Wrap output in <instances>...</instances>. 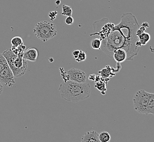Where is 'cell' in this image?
<instances>
[{
    "mask_svg": "<svg viewBox=\"0 0 154 142\" xmlns=\"http://www.w3.org/2000/svg\"><path fill=\"white\" fill-rule=\"evenodd\" d=\"M101 44L102 41L101 39L98 38L93 39L91 42V47L95 50H101Z\"/></svg>",
    "mask_w": 154,
    "mask_h": 142,
    "instance_id": "17",
    "label": "cell"
},
{
    "mask_svg": "<svg viewBox=\"0 0 154 142\" xmlns=\"http://www.w3.org/2000/svg\"><path fill=\"white\" fill-rule=\"evenodd\" d=\"M58 90L62 99L68 102L76 103L89 98L91 92V87L87 82L79 83L68 80L62 82Z\"/></svg>",
    "mask_w": 154,
    "mask_h": 142,
    "instance_id": "2",
    "label": "cell"
},
{
    "mask_svg": "<svg viewBox=\"0 0 154 142\" xmlns=\"http://www.w3.org/2000/svg\"><path fill=\"white\" fill-rule=\"evenodd\" d=\"M113 58L117 63H121L127 60L128 55L124 49L118 48L113 51Z\"/></svg>",
    "mask_w": 154,
    "mask_h": 142,
    "instance_id": "10",
    "label": "cell"
},
{
    "mask_svg": "<svg viewBox=\"0 0 154 142\" xmlns=\"http://www.w3.org/2000/svg\"><path fill=\"white\" fill-rule=\"evenodd\" d=\"M38 56V51L35 48H29L24 51L23 57L26 61L35 62Z\"/></svg>",
    "mask_w": 154,
    "mask_h": 142,
    "instance_id": "9",
    "label": "cell"
},
{
    "mask_svg": "<svg viewBox=\"0 0 154 142\" xmlns=\"http://www.w3.org/2000/svg\"><path fill=\"white\" fill-rule=\"evenodd\" d=\"M62 15H65L66 17H70L72 14V9L71 6L66 5L65 4L62 5V12L59 13Z\"/></svg>",
    "mask_w": 154,
    "mask_h": 142,
    "instance_id": "15",
    "label": "cell"
},
{
    "mask_svg": "<svg viewBox=\"0 0 154 142\" xmlns=\"http://www.w3.org/2000/svg\"><path fill=\"white\" fill-rule=\"evenodd\" d=\"M65 21L66 24H67V25H72V24L74 23V19L72 16L67 17L65 19Z\"/></svg>",
    "mask_w": 154,
    "mask_h": 142,
    "instance_id": "21",
    "label": "cell"
},
{
    "mask_svg": "<svg viewBox=\"0 0 154 142\" xmlns=\"http://www.w3.org/2000/svg\"><path fill=\"white\" fill-rule=\"evenodd\" d=\"M80 50L77 49V50H75L72 52V54H73V56L74 57V59H77L78 58V56L79 55V54L80 53Z\"/></svg>",
    "mask_w": 154,
    "mask_h": 142,
    "instance_id": "23",
    "label": "cell"
},
{
    "mask_svg": "<svg viewBox=\"0 0 154 142\" xmlns=\"http://www.w3.org/2000/svg\"><path fill=\"white\" fill-rule=\"evenodd\" d=\"M86 57H87V56H86L85 52L80 51V53L79 54V55L78 56V58L77 59H75V61L78 62H83L86 60Z\"/></svg>",
    "mask_w": 154,
    "mask_h": 142,
    "instance_id": "19",
    "label": "cell"
},
{
    "mask_svg": "<svg viewBox=\"0 0 154 142\" xmlns=\"http://www.w3.org/2000/svg\"><path fill=\"white\" fill-rule=\"evenodd\" d=\"M33 32L38 39L46 42L53 39L57 33V26L55 24L48 21H42L36 24Z\"/></svg>",
    "mask_w": 154,
    "mask_h": 142,
    "instance_id": "5",
    "label": "cell"
},
{
    "mask_svg": "<svg viewBox=\"0 0 154 142\" xmlns=\"http://www.w3.org/2000/svg\"><path fill=\"white\" fill-rule=\"evenodd\" d=\"M98 135L99 134L95 131H89L83 135L80 142H101Z\"/></svg>",
    "mask_w": 154,
    "mask_h": 142,
    "instance_id": "11",
    "label": "cell"
},
{
    "mask_svg": "<svg viewBox=\"0 0 154 142\" xmlns=\"http://www.w3.org/2000/svg\"><path fill=\"white\" fill-rule=\"evenodd\" d=\"M99 140L101 142H110L111 139L110 134L106 131H104L101 132L98 135Z\"/></svg>",
    "mask_w": 154,
    "mask_h": 142,
    "instance_id": "16",
    "label": "cell"
},
{
    "mask_svg": "<svg viewBox=\"0 0 154 142\" xmlns=\"http://www.w3.org/2000/svg\"><path fill=\"white\" fill-rule=\"evenodd\" d=\"M3 90V86L0 83V95L2 94Z\"/></svg>",
    "mask_w": 154,
    "mask_h": 142,
    "instance_id": "24",
    "label": "cell"
},
{
    "mask_svg": "<svg viewBox=\"0 0 154 142\" xmlns=\"http://www.w3.org/2000/svg\"><path fill=\"white\" fill-rule=\"evenodd\" d=\"M23 44H24V43L23 41V39L20 37L15 36L11 39L12 47H19Z\"/></svg>",
    "mask_w": 154,
    "mask_h": 142,
    "instance_id": "18",
    "label": "cell"
},
{
    "mask_svg": "<svg viewBox=\"0 0 154 142\" xmlns=\"http://www.w3.org/2000/svg\"><path fill=\"white\" fill-rule=\"evenodd\" d=\"M95 83H96L95 85V88L101 92V94H102L103 95H106V92L107 91L106 86H107V83L105 82L102 79V78H101V80Z\"/></svg>",
    "mask_w": 154,
    "mask_h": 142,
    "instance_id": "12",
    "label": "cell"
},
{
    "mask_svg": "<svg viewBox=\"0 0 154 142\" xmlns=\"http://www.w3.org/2000/svg\"><path fill=\"white\" fill-rule=\"evenodd\" d=\"M68 80L77 83H84L86 82V74L84 71L79 69L72 68L66 71Z\"/></svg>",
    "mask_w": 154,
    "mask_h": 142,
    "instance_id": "7",
    "label": "cell"
},
{
    "mask_svg": "<svg viewBox=\"0 0 154 142\" xmlns=\"http://www.w3.org/2000/svg\"><path fill=\"white\" fill-rule=\"evenodd\" d=\"M26 46L23 44V45H21L19 47H12L11 48V50L14 53V54L16 55H23L24 51L26 50Z\"/></svg>",
    "mask_w": 154,
    "mask_h": 142,
    "instance_id": "14",
    "label": "cell"
},
{
    "mask_svg": "<svg viewBox=\"0 0 154 142\" xmlns=\"http://www.w3.org/2000/svg\"><path fill=\"white\" fill-rule=\"evenodd\" d=\"M59 13L57 12V11H51V12L49 13V17L50 18V19L51 20L53 21L54 20H55L56 18H57V16Z\"/></svg>",
    "mask_w": 154,
    "mask_h": 142,
    "instance_id": "20",
    "label": "cell"
},
{
    "mask_svg": "<svg viewBox=\"0 0 154 142\" xmlns=\"http://www.w3.org/2000/svg\"><path fill=\"white\" fill-rule=\"evenodd\" d=\"M55 3H56V5H57L59 6L60 4L61 3V1H60V0H57V1L55 2Z\"/></svg>",
    "mask_w": 154,
    "mask_h": 142,
    "instance_id": "25",
    "label": "cell"
},
{
    "mask_svg": "<svg viewBox=\"0 0 154 142\" xmlns=\"http://www.w3.org/2000/svg\"><path fill=\"white\" fill-rule=\"evenodd\" d=\"M116 69L111 67L110 66L107 65L102 68L100 71H98V73L100 74L102 79L106 83L109 81L111 77L116 76Z\"/></svg>",
    "mask_w": 154,
    "mask_h": 142,
    "instance_id": "8",
    "label": "cell"
},
{
    "mask_svg": "<svg viewBox=\"0 0 154 142\" xmlns=\"http://www.w3.org/2000/svg\"><path fill=\"white\" fill-rule=\"evenodd\" d=\"M139 25L136 17L132 13L122 15L120 23L113 26L110 32L102 38L101 50L110 58H113V51L121 48L126 51L127 60L130 61L137 56L140 48L136 45L137 39L136 31Z\"/></svg>",
    "mask_w": 154,
    "mask_h": 142,
    "instance_id": "1",
    "label": "cell"
},
{
    "mask_svg": "<svg viewBox=\"0 0 154 142\" xmlns=\"http://www.w3.org/2000/svg\"><path fill=\"white\" fill-rule=\"evenodd\" d=\"M97 79V75L96 74H91L89 76V80L92 82L96 83Z\"/></svg>",
    "mask_w": 154,
    "mask_h": 142,
    "instance_id": "22",
    "label": "cell"
},
{
    "mask_svg": "<svg viewBox=\"0 0 154 142\" xmlns=\"http://www.w3.org/2000/svg\"><path fill=\"white\" fill-rule=\"evenodd\" d=\"M137 37L139 39L138 40L140 42L142 45H145L150 41L151 39L150 34L145 32L142 33L141 34L137 36Z\"/></svg>",
    "mask_w": 154,
    "mask_h": 142,
    "instance_id": "13",
    "label": "cell"
},
{
    "mask_svg": "<svg viewBox=\"0 0 154 142\" xmlns=\"http://www.w3.org/2000/svg\"><path fill=\"white\" fill-rule=\"evenodd\" d=\"M0 83L3 86L9 88L15 84L14 76L9 66L0 71Z\"/></svg>",
    "mask_w": 154,
    "mask_h": 142,
    "instance_id": "6",
    "label": "cell"
},
{
    "mask_svg": "<svg viewBox=\"0 0 154 142\" xmlns=\"http://www.w3.org/2000/svg\"><path fill=\"white\" fill-rule=\"evenodd\" d=\"M2 55L6 59L14 77H20L26 73L28 63L23 55H16L11 49L4 51Z\"/></svg>",
    "mask_w": 154,
    "mask_h": 142,
    "instance_id": "4",
    "label": "cell"
},
{
    "mask_svg": "<svg viewBox=\"0 0 154 142\" xmlns=\"http://www.w3.org/2000/svg\"><path fill=\"white\" fill-rule=\"evenodd\" d=\"M134 108L142 114H154V94L140 90L137 92L133 99Z\"/></svg>",
    "mask_w": 154,
    "mask_h": 142,
    "instance_id": "3",
    "label": "cell"
}]
</instances>
